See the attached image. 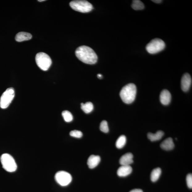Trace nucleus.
I'll return each mask as SVG.
<instances>
[{
    "label": "nucleus",
    "instance_id": "1",
    "mask_svg": "<svg viewBox=\"0 0 192 192\" xmlns=\"http://www.w3.org/2000/svg\"><path fill=\"white\" fill-rule=\"evenodd\" d=\"M76 55L78 59L85 64L93 65L98 61V56L93 49L86 46L79 47L76 49Z\"/></svg>",
    "mask_w": 192,
    "mask_h": 192
},
{
    "label": "nucleus",
    "instance_id": "2",
    "mask_svg": "<svg viewBox=\"0 0 192 192\" xmlns=\"http://www.w3.org/2000/svg\"><path fill=\"white\" fill-rule=\"evenodd\" d=\"M137 93L136 86L133 83H130L123 86L120 94L123 101L127 104L132 103L135 99Z\"/></svg>",
    "mask_w": 192,
    "mask_h": 192
},
{
    "label": "nucleus",
    "instance_id": "3",
    "mask_svg": "<svg viewBox=\"0 0 192 192\" xmlns=\"http://www.w3.org/2000/svg\"><path fill=\"white\" fill-rule=\"evenodd\" d=\"M69 5L74 10L83 13L90 12L93 9L92 4L87 1L83 0L72 1L70 2Z\"/></svg>",
    "mask_w": 192,
    "mask_h": 192
},
{
    "label": "nucleus",
    "instance_id": "4",
    "mask_svg": "<svg viewBox=\"0 0 192 192\" xmlns=\"http://www.w3.org/2000/svg\"><path fill=\"white\" fill-rule=\"evenodd\" d=\"M1 161L2 167L7 172H13L17 169V165L15 159L9 154H2L1 157Z\"/></svg>",
    "mask_w": 192,
    "mask_h": 192
},
{
    "label": "nucleus",
    "instance_id": "5",
    "mask_svg": "<svg viewBox=\"0 0 192 192\" xmlns=\"http://www.w3.org/2000/svg\"><path fill=\"white\" fill-rule=\"evenodd\" d=\"M165 47V42L162 40L156 38L152 40L147 44L146 50L151 54H155L163 51Z\"/></svg>",
    "mask_w": 192,
    "mask_h": 192
},
{
    "label": "nucleus",
    "instance_id": "6",
    "mask_svg": "<svg viewBox=\"0 0 192 192\" xmlns=\"http://www.w3.org/2000/svg\"><path fill=\"white\" fill-rule=\"evenodd\" d=\"M35 61L37 66L44 71H47L52 63L50 56L46 53L42 52L37 54Z\"/></svg>",
    "mask_w": 192,
    "mask_h": 192
},
{
    "label": "nucleus",
    "instance_id": "7",
    "mask_svg": "<svg viewBox=\"0 0 192 192\" xmlns=\"http://www.w3.org/2000/svg\"><path fill=\"white\" fill-rule=\"evenodd\" d=\"M15 96V91L12 88H9L5 91L0 98V107L2 109L7 108Z\"/></svg>",
    "mask_w": 192,
    "mask_h": 192
},
{
    "label": "nucleus",
    "instance_id": "8",
    "mask_svg": "<svg viewBox=\"0 0 192 192\" xmlns=\"http://www.w3.org/2000/svg\"><path fill=\"white\" fill-rule=\"evenodd\" d=\"M55 179L56 182L60 186H65L71 183L72 177L69 173L64 171H60L56 173Z\"/></svg>",
    "mask_w": 192,
    "mask_h": 192
},
{
    "label": "nucleus",
    "instance_id": "9",
    "mask_svg": "<svg viewBox=\"0 0 192 192\" xmlns=\"http://www.w3.org/2000/svg\"><path fill=\"white\" fill-rule=\"evenodd\" d=\"M192 83L191 77L189 74L186 73L182 76L181 80V88L184 92L188 91L190 88Z\"/></svg>",
    "mask_w": 192,
    "mask_h": 192
},
{
    "label": "nucleus",
    "instance_id": "10",
    "mask_svg": "<svg viewBox=\"0 0 192 192\" xmlns=\"http://www.w3.org/2000/svg\"><path fill=\"white\" fill-rule=\"evenodd\" d=\"M160 100L161 103L163 105L169 104L171 100V95L169 91L166 90H163L160 95Z\"/></svg>",
    "mask_w": 192,
    "mask_h": 192
},
{
    "label": "nucleus",
    "instance_id": "11",
    "mask_svg": "<svg viewBox=\"0 0 192 192\" xmlns=\"http://www.w3.org/2000/svg\"><path fill=\"white\" fill-rule=\"evenodd\" d=\"M132 169L130 165H122L117 171V174L119 177H125L132 173Z\"/></svg>",
    "mask_w": 192,
    "mask_h": 192
},
{
    "label": "nucleus",
    "instance_id": "12",
    "mask_svg": "<svg viewBox=\"0 0 192 192\" xmlns=\"http://www.w3.org/2000/svg\"><path fill=\"white\" fill-rule=\"evenodd\" d=\"M133 157L131 153H126L121 157L119 163L122 165H130L133 162Z\"/></svg>",
    "mask_w": 192,
    "mask_h": 192
},
{
    "label": "nucleus",
    "instance_id": "13",
    "mask_svg": "<svg viewBox=\"0 0 192 192\" xmlns=\"http://www.w3.org/2000/svg\"><path fill=\"white\" fill-rule=\"evenodd\" d=\"M101 159L100 156L92 155L88 159L87 165L89 168L93 169L97 167L99 165Z\"/></svg>",
    "mask_w": 192,
    "mask_h": 192
},
{
    "label": "nucleus",
    "instance_id": "14",
    "mask_svg": "<svg viewBox=\"0 0 192 192\" xmlns=\"http://www.w3.org/2000/svg\"><path fill=\"white\" fill-rule=\"evenodd\" d=\"M161 148L166 151H170L174 148V144L171 138H168L161 143Z\"/></svg>",
    "mask_w": 192,
    "mask_h": 192
},
{
    "label": "nucleus",
    "instance_id": "15",
    "mask_svg": "<svg viewBox=\"0 0 192 192\" xmlns=\"http://www.w3.org/2000/svg\"><path fill=\"white\" fill-rule=\"evenodd\" d=\"M32 36L29 33L21 32L16 35L15 39L16 41L19 42L30 40L32 38Z\"/></svg>",
    "mask_w": 192,
    "mask_h": 192
},
{
    "label": "nucleus",
    "instance_id": "16",
    "mask_svg": "<svg viewBox=\"0 0 192 192\" xmlns=\"http://www.w3.org/2000/svg\"><path fill=\"white\" fill-rule=\"evenodd\" d=\"M164 135V132L162 131H159L155 133H149L147 135V137L150 140L153 142L160 140Z\"/></svg>",
    "mask_w": 192,
    "mask_h": 192
},
{
    "label": "nucleus",
    "instance_id": "17",
    "mask_svg": "<svg viewBox=\"0 0 192 192\" xmlns=\"http://www.w3.org/2000/svg\"><path fill=\"white\" fill-rule=\"evenodd\" d=\"M161 173V170L160 168L154 169L151 172V181L155 182L158 180L160 178Z\"/></svg>",
    "mask_w": 192,
    "mask_h": 192
},
{
    "label": "nucleus",
    "instance_id": "18",
    "mask_svg": "<svg viewBox=\"0 0 192 192\" xmlns=\"http://www.w3.org/2000/svg\"><path fill=\"white\" fill-rule=\"evenodd\" d=\"M81 108L82 110L86 114L90 113L93 111L94 106L92 102H88L85 104H81Z\"/></svg>",
    "mask_w": 192,
    "mask_h": 192
},
{
    "label": "nucleus",
    "instance_id": "19",
    "mask_svg": "<svg viewBox=\"0 0 192 192\" xmlns=\"http://www.w3.org/2000/svg\"><path fill=\"white\" fill-rule=\"evenodd\" d=\"M132 8L135 10H142L144 8L143 3L140 0H134L132 1Z\"/></svg>",
    "mask_w": 192,
    "mask_h": 192
},
{
    "label": "nucleus",
    "instance_id": "20",
    "mask_svg": "<svg viewBox=\"0 0 192 192\" xmlns=\"http://www.w3.org/2000/svg\"><path fill=\"white\" fill-rule=\"evenodd\" d=\"M126 142V138L125 136L121 135L117 140L116 146L117 148L121 149L125 146Z\"/></svg>",
    "mask_w": 192,
    "mask_h": 192
},
{
    "label": "nucleus",
    "instance_id": "21",
    "mask_svg": "<svg viewBox=\"0 0 192 192\" xmlns=\"http://www.w3.org/2000/svg\"><path fill=\"white\" fill-rule=\"evenodd\" d=\"M62 116L65 121L66 122H71L73 119V116L69 111H65L62 112Z\"/></svg>",
    "mask_w": 192,
    "mask_h": 192
},
{
    "label": "nucleus",
    "instance_id": "22",
    "mask_svg": "<svg viewBox=\"0 0 192 192\" xmlns=\"http://www.w3.org/2000/svg\"><path fill=\"white\" fill-rule=\"evenodd\" d=\"M100 128L101 131L104 133H107L109 132V128L106 121H102L100 123Z\"/></svg>",
    "mask_w": 192,
    "mask_h": 192
},
{
    "label": "nucleus",
    "instance_id": "23",
    "mask_svg": "<svg viewBox=\"0 0 192 192\" xmlns=\"http://www.w3.org/2000/svg\"><path fill=\"white\" fill-rule=\"evenodd\" d=\"M70 135L73 137L80 138L82 136L83 133L80 131L74 130L70 132Z\"/></svg>",
    "mask_w": 192,
    "mask_h": 192
},
{
    "label": "nucleus",
    "instance_id": "24",
    "mask_svg": "<svg viewBox=\"0 0 192 192\" xmlns=\"http://www.w3.org/2000/svg\"><path fill=\"white\" fill-rule=\"evenodd\" d=\"M187 186L190 189L192 188V175L189 174L187 175L186 178Z\"/></svg>",
    "mask_w": 192,
    "mask_h": 192
},
{
    "label": "nucleus",
    "instance_id": "25",
    "mask_svg": "<svg viewBox=\"0 0 192 192\" xmlns=\"http://www.w3.org/2000/svg\"><path fill=\"white\" fill-rule=\"evenodd\" d=\"M130 192H143L141 189H135L131 190Z\"/></svg>",
    "mask_w": 192,
    "mask_h": 192
},
{
    "label": "nucleus",
    "instance_id": "26",
    "mask_svg": "<svg viewBox=\"0 0 192 192\" xmlns=\"http://www.w3.org/2000/svg\"><path fill=\"white\" fill-rule=\"evenodd\" d=\"M152 1L156 3H160L162 2V1H161V0H153V1Z\"/></svg>",
    "mask_w": 192,
    "mask_h": 192
},
{
    "label": "nucleus",
    "instance_id": "27",
    "mask_svg": "<svg viewBox=\"0 0 192 192\" xmlns=\"http://www.w3.org/2000/svg\"><path fill=\"white\" fill-rule=\"evenodd\" d=\"M98 77L99 79H101L102 78V74H98Z\"/></svg>",
    "mask_w": 192,
    "mask_h": 192
},
{
    "label": "nucleus",
    "instance_id": "28",
    "mask_svg": "<svg viewBox=\"0 0 192 192\" xmlns=\"http://www.w3.org/2000/svg\"><path fill=\"white\" fill-rule=\"evenodd\" d=\"M39 2H43V1H45V0H41V1H40V0H39V1H38Z\"/></svg>",
    "mask_w": 192,
    "mask_h": 192
}]
</instances>
